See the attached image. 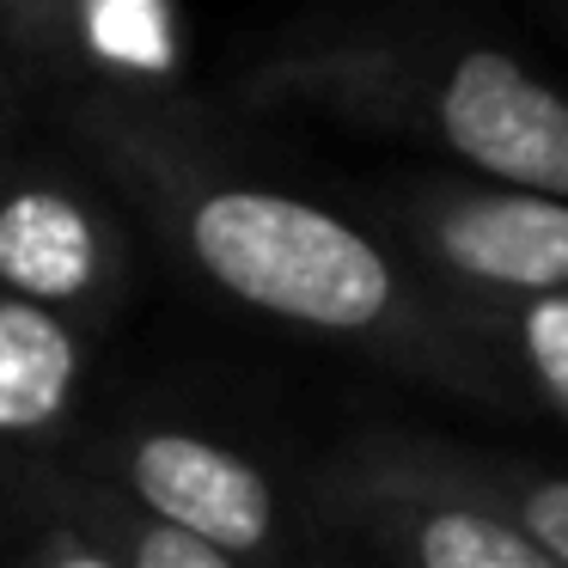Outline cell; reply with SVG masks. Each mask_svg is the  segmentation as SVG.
Here are the masks:
<instances>
[{
  "label": "cell",
  "mask_w": 568,
  "mask_h": 568,
  "mask_svg": "<svg viewBox=\"0 0 568 568\" xmlns=\"http://www.w3.org/2000/svg\"><path fill=\"white\" fill-rule=\"evenodd\" d=\"M538 7H544V13H556V19L568 26V0H538Z\"/></svg>",
  "instance_id": "4fadbf2b"
},
{
  "label": "cell",
  "mask_w": 568,
  "mask_h": 568,
  "mask_svg": "<svg viewBox=\"0 0 568 568\" xmlns=\"http://www.w3.org/2000/svg\"><path fill=\"white\" fill-rule=\"evenodd\" d=\"M0 160H7V141H0Z\"/></svg>",
  "instance_id": "5bb4252c"
},
{
  "label": "cell",
  "mask_w": 568,
  "mask_h": 568,
  "mask_svg": "<svg viewBox=\"0 0 568 568\" xmlns=\"http://www.w3.org/2000/svg\"><path fill=\"white\" fill-rule=\"evenodd\" d=\"M80 0H0V68L26 80L74 74Z\"/></svg>",
  "instance_id": "8fae6325"
},
{
  "label": "cell",
  "mask_w": 568,
  "mask_h": 568,
  "mask_svg": "<svg viewBox=\"0 0 568 568\" xmlns=\"http://www.w3.org/2000/svg\"><path fill=\"white\" fill-rule=\"evenodd\" d=\"M336 531L367 544L379 568H556L489 495L422 434H355L312 477Z\"/></svg>",
  "instance_id": "3957f363"
},
{
  "label": "cell",
  "mask_w": 568,
  "mask_h": 568,
  "mask_svg": "<svg viewBox=\"0 0 568 568\" xmlns=\"http://www.w3.org/2000/svg\"><path fill=\"white\" fill-rule=\"evenodd\" d=\"M458 477H470L556 568H568V470L531 465V458H501V453H465L446 446Z\"/></svg>",
  "instance_id": "30bf717a"
},
{
  "label": "cell",
  "mask_w": 568,
  "mask_h": 568,
  "mask_svg": "<svg viewBox=\"0 0 568 568\" xmlns=\"http://www.w3.org/2000/svg\"><path fill=\"white\" fill-rule=\"evenodd\" d=\"M453 318L477 336V348L507 373L526 416H550L568 428V300H477L446 294Z\"/></svg>",
  "instance_id": "ba28073f"
},
{
  "label": "cell",
  "mask_w": 568,
  "mask_h": 568,
  "mask_svg": "<svg viewBox=\"0 0 568 568\" xmlns=\"http://www.w3.org/2000/svg\"><path fill=\"white\" fill-rule=\"evenodd\" d=\"M135 282L129 233L99 178L62 160H0V300L38 306L92 336Z\"/></svg>",
  "instance_id": "8992f818"
},
{
  "label": "cell",
  "mask_w": 568,
  "mask_h": 568,
  "mask_svg": "<svg viewBox=\"0 0 568 568\" xmlns=\"http://www.w3.org/2000/svg\"><path fill=\"white\" fill-rule=\"evenodd\" d=\"M92 336L38 306L0 300V453L43 446L80 416Z\"/></svg>",
  "instance_id": "52a82bcc"
},
{
  "label": "cell",
  "mask_w": 568,
  "mask_h": 568,
  "mask_svg": "<svg viewBox=\"0 0 568 568\" xmlns=\"http://www.w3.org/2000/svg\"><path fill=\"white\" fill-rule=\"evenodd\" d=\"M385 245L440 294L568 300V202L483 178H409L379 190Z\"/></svg>",
  "instance_id": "277c9868"
},
{
  "label": "cell",
  "mask_w": 568,
  "mask_h": 568,
  "mask_svg": "<svg viewBox=\"0 0 568 568\" xmlns=\"http://www.w3.org/2000/svg\"><path fill=\"white\" fill-rule=\"evenodd\" d=\"M62 129L160 245L263 324L367 355L404 379L470 409L526 416L507 373L453 318L446 294L422 282L385 233L331 202L263 178L251 160L202 135L196 116L135 92H68Z\"/></svg>",
  "instance_id": "6da1fadb"
},
{
  "label": "cell",
  "mask_w": 568,
  "mask_h": 568,
  "mask_svg": "<svg viewBox=\"0 0 568 568\" xmlns=\"http://www.w3.org/2000/svg\"><path fill=\"white\" fill-rule=\"evenodd\" d=\"M80 477L111 489L135 514L221 550L239 568H287V501L251 453L178 422H129L104 434Z\"/></svg>",
  "instance_id": "5b68a950"
},
{
  "label": "cell",
  "mask_w": 568,
  "mask_h": 568,
  "mask_svg": "<svg viewBox=\"0 0 568 568\" xmlns=\"http://www.w3.org/2000/svg\"><path fill=\"white\" fill-rule=\"evenodd\" d=\"M38 501L50 507V514L74 519L92 544H104V550L116 556V568H239V562H226L221 550H209V544L184 538V531L160 526V519H148V514H135V507L116 501L111 489L80 477L74 465L38 470Z\"/></svg>",
  "instance_id": "9c48e42d"
},
{
  "label": "cell",
  "mask_w": 568,
  "mask_h": 568,
  "mask_svg": "<svg viewBox=\"0 0 568 568\" xmlns=\"http://www.w3.org/2000/svg\"><path fill=\"white\" fill-rule=\"evenodd\" d=\"M239 99L404 135L483 184L568 202V92L422 0L300 19L239 68Z\"/></svg>",
  "instance_id": "7a4b0ae2"
},
{
  "label": "cell",
  "mask_w": 568,
  "mask_h": 568,
  "mask_svg": "<svg viewBox=\"0 0 568 568\" xmlns=\"http://www.w3.org/2000/svg\"><path fill=\"white\" fill-rule=\"evenodd\" d=\"M26 568H116V556L104 544H92L74 519L43 507L38 531H31V550H26Z\"/></svg>",
  "instance_id": "7c38bea8"
}]
</instances>
